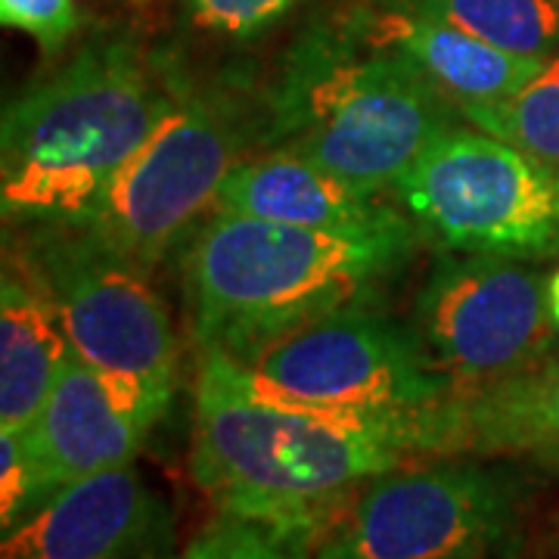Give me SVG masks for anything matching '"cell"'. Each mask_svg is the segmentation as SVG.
I'll list each match as a JSON object with an SVG mask.
<instances>
[{"instance_id": "1", "label": "cell", "mask_w": 559, "mask_h": 559, "mask_svg": "<svg viewBox=\"0 0 559 559\" xmlns=\"http://www.w3.org/2000/svg\"><path fill=\"white\" fill-rule=\"evenodd\" d=\"M417 246L407 212L358 234L215 212L183 255L193 340L200 352L255 364L311 323L370 308Z\"/></svg>"}, {"instance_id": "2", "label": "cell", "mask_w": 559, "mask_h": 559, "mask_svg": "<svg viewBox=\"0 0 559 559\" xmlns=\"http://www.w3.org/2000/svg\"><path fill=\"white\" fill-rule=\"evenodd\" d=\"M183 94L175 72L138 40L84 44L3 109V221L79 224Z\"/></svg>"}, {"instance_id": "3", "label": "cell", "mask_w": 559, "mask_h": 559, "mask_svg": "<svg viewBox=\"0 0 559 559\" xmlns=\"http://www.w3.org/2000/svg\"><path fill=\"white\" fill-rule=\"evenodd\" d=\"M414 457L399 439L252 399L202 355L190 469L218 513L320 540L360 488Z\"/></svg>"}, {"instance_id": "4", "label": "cell", "mask_w": 559, "mask_h": 559, "mask_svg": "<svg viewBox=\"0 0 559 559\" xmlns=\"http://www.w3.org/2000/svg\"><path fill=\"white\" fill-rule=\"evenodd\" d=\"M460 119L414 62L348 13L293 44L261 103V143L382 197Z\"/></svg>"}, {"instance_id": "5", "label": "cell", "mask_w": 559, "mask_h": 559, "mask_svg": "<svg viewBox=\"0 0 559 559\" xmlns=\"http://www.w3.org/2000/svg\"><path fill=\"white\" fill-rule=\"evenodd\" d=\"M215 355L224 377L252 399L377 429L414 457L432 411L451 399L426 358L417 330L370 308H352L311 323L267 348L255 364Z\"/></svg>"}, {"instance_id": "6", "label": "cell", "mask_w": 559, "mask_h": 559, "mask_svg": "<svg viewBox=\"0 0 559 559\" xmlns=\"http://www.w3.org/2000/svg\"><path fill=\"white\" fill-rule=\"evenodd\" d=\"M20 259L47 289L72 352L156 426L178 392L180 345L150 274L81 224H38Z\"/></svg>"}, {"instance_id": "7", "label": "cell", "mask_w": 559, "mask_h": 559, "mask_svg": "<svg viewBox=\"0 0 559 559\" xmlns=\"http://www.w3.org/2000/svg\"><path fill=\"white\" fill-rule=\"evenodd\" d=\"M255 140L261 106H249L224 84L187 87L79 224L109 252L153 274L193 221L215 205L224 178Z\"/></svg>"}, {"instance_id": "8", "label": "cell", "mask_w": 559, "mask_h": 559, "mask_svg": "<svg viewBox=\"0 0 559 559\" xmlns=\"http://www.w3.org/2000/svg\"><path fill=\"white\" fill-rule=\"evenodd\" d=\"M528 481L503 463L444 457L370 479L314 559H503L516 554Z\"/></svg>"}, {"instance_id": "9", "label": "cell", "mask_w": 559, "mask_h": 559, "mask_svg": "<svg viewBox=\"0 0 559 559\" xmlns=\"http://www.w3.org/2000/svg\"><path fill=\"white\" fill-rule=\"evenodd\" d=\"M392 193L441 252L559 255V171L479 128L432 140Z\"/></svg>"}, {"instance_id": "10", "label": "cell", "mask_w": 559, "mask_h": 559, "mask_svg": "<svg viewBox=\"0 0 559 559\" xmlns=\"http://www.w3.org/2000/svg\"><path fill=\"white\" fill-rule=\"evenodd\" d=\"M411 326L451 399L535 367L557 333L547 283L532 261L481 252L439 255L417 293Z\"/></svg>"}, {"instance_id": "11", "label": "cell", "mask_w": 559, "mask_h": 559, "mask_svg": "<svg viewBox=\"0 0 559 559\" xmlns=\"http://www.w3.org/2000/svg\"><path fill=\"white\" fill-rule=\"evenodd\" d=\"M159 528L162 503L131 463L60 488L3 532L0 559H143Z\"/></svg>"}, {"instance_id": "12", "label": "cell", "mask_w": 559, "mask_h": 559, "mask_svg": "<svg viewBox=\"0 0 559 559\" xmlns=\"http://www.w3.org/2000/svg\"><path fill=\"white\" fill-rule=\"evenodd\" d=\"M419 454L528 457L559 476V355L444 401L423 423Z\"/></svg>"}, {"instance_id": "13", "label": "cell", "mask_w": 559, "mask_h": 559, "mask_svg": "<svg viewBox=\"0 0 559 559\" xmlns=\"http://www.w3.org/2000/svg\"><path fill=\"white\" fill-rule=\"evenodd\" d=\"M153 426L72 352L38 419L25 432L47 488L131 466Z\"/></svg>"}, {"instance_id": "14", "label": "cell", "mask_w": 559, "mask_h": 559, "mask_svg": "<svg viewBox=\"0 0 559 559\" xmlns=\"http://www.w3.org/2000/svg\"><path fill=\"white\" fill-rule=\"evenodd\" d=\"M352 16L367 38L414 62L457 106L460 116L516 97L547 62L507 53L469 32H460L448 22L399 7L392 0L358 7Z\"/></svg>"}, {"instance_id": "15", "label": "cell", "mask_w": 559, "mask_h": 559, "mask_svg": "<svg viewBox=\"0 0 559 559\" xmlns=\"http://www.w3.org/2000/svg\"><path fill=\"white\" fill-rule=\"evenodd\" d=\"M215 212L311 227L326 234L373 230L404 215L392 205H382L380 193L360 190L314 162L277 150L242 159L221 183Z\"/></svg>"}, {"instance_id": "16", "label": "cell", "mask_w": 559, "mask_h": 559, "mask_svg": "<svg viewBox=\"0 0 559 559\" xmlns=\"http://www.w3.org/2000/svg\"><path fill=\"white\" fill-rule=\"evenodd\" d=\"M72 355L60 314L38 277L13 261L0 283V432H28Z\"/></svg>"}, {"instance_id": "17", "label": "cell", "mask_w": 559, "mask_h": 559, "mask_svg": "<svg viewBox=\"0 0 559 559\" xmlns=\"http://www.w3.org/2000/svg\"><path fill=\"white\" fill-rule=\"evenodd\" d=\"M469 32L507 53L559 57V0H392Z\"/></svg>"}, {"instance_id": "18", "label": "cell", "mask_w": 559, "mask_h": 559, "mask_svg": "<svg viewBox=\"0 0 559 559\" xmlns=\"http://www.w3.org/2000/svg\"><path fill=\"white\" fill-rule=\"evenodd\" d=\"M463 121L559 171V57L544 62L516 97L469 109Z\"/></svg>"}, {"instance_id": "19", "label": "cell", "mask_w": 559, "mask_h": 559, "mask_svg": "<svg viewBox=\"0 0 559 559\" xmlns=\"http://www.w3.org/2000/svg\"><path fill=\"white\" fill-rule=\"evenodd\" d=\"M311 0H178L183 28L221 47H252L293 22Z\"/></svg>"}, {"instance_id": "20", "label": "cell", "mask_w": 559, "mask_h": 559, "mask_svg": "<svg viewBox=\"0 0 559 559\" xmlns=\"http://www.w3.org/2000/svg\"><path fill=\"white\" fill-rule=\"evenodd\" d=\"M180 559H311V540L264 522L224 516L209 522Z\"/></svg>"}, {"instance_id": "21", "label": "cell", "mask_w": 559, "mask_h": 559, "mask_svg": "<svg viewBox=\"0 0 559 559\" xmlns=\"http://www.w3.org/2000/svg\"><path fill=\"white\" fill-rule=\"evenodd\" d=\"M50 498L25 432H0V528H16Z\"/></svg>"}, {"instance_id": "22", "label": "cell", "mask_w": 559, "mask_h": 559, "mask_svg": "<svg viewBox=\"0 0 559 559\" xmlns=\"http://www.w3.org/2000/svg\"><path fill=\"white\" fill-rule=\"evenodd\" d=\"M0 22L38 44L44 53H60L79 28L72 0H0Z\"/></svg>"}, {"instance_id": "23", "label": "cell", "mask_w": 559, "mask_h": 559, "mask_svg": "<svg viewBox=\"0 0 559 559\" xmlns=\"http://www.w3.org/2000/svg\"><path fill=\"white\" fill-rule=\"evenodd\" d=\"M547 311H550L554 326L559 330V271H554L547 280Z\"/></svg>"}, {"instance_id": "24", "label": "cell", "mask_w": 559, "mask_h": 559, "mask_svg": "<svg viewBox=\"0 0 559 559\" xmlns=\"http://www.w3.org/2000/svg\"><path fill=\"white\" fill-rule=\"evenodd\" d=\"M503 559H520V557H516V554H510V557H503Z\"/></svg>"}]
</instances>
